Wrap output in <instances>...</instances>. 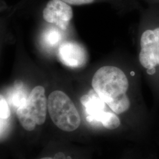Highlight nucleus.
<instances>
[{"label":"nucleus","instance_id":"obj_11","mask_svg":"<svg viewBox=\"0 0 159 159\" xmlns=\"http://www.w3.org/2000/svg\"><path fill=\"white\" fill-rule=\"evenodd\" d=\"M61 1L67 3L69 5L83 6V5L90 4L96 2L97 0H61Z\"/></svg>","mask_w":159,"mask_h":159},{"label":"nucleus","instance_id":"obj_9","mask_svg":"<svg viewBox=\"0 0 159 159\" xmlns=\"http://www.w3.org/2000/svg\"><path fill=\"white\" fill-rule=\"evenodd\" d=\"M61 39V35L60 31L56 29L51 28L47 30L44 34V41L48 46H57Z\"/></svg>","mask_w":159,"mask_h":159},{"label":"nucleus","instance_id":"obj_5","mask_svg":"<svg viewBox=\"0 0 159 159\" xmlns=\"http://www.w3.org/2000/svg\"><path fill=\"white\" fill-rule=\"evenodd\" d=\"M43 18L47 23L66 30L73 17V11L70 5L61 0H49L44 6Z\"/></svg>","mask_w":159,"mask_h":159},{"label":"nucleus","instance_id":"obj_14","mask_svg":"<svg viewBox=\"0 0 159 159\" xmlns=\"http://www.w3.org/2000/svg\"><path fill=\"white\" fill-rule=\"evenodd\" d=\"M40 159H53L51 158V157H44V158H41Z\"/></svg>","mask_w":159,"mask_h":159},{"label":"nucleus","instance_id":"obj_7","mask_svg":"<svg viewBox=\"0 0 159 159\" xmlns=\"http://www.w3.org/2000/svg\"><path fill=\"white\" fill-rule=\"evenodd\" d=\"M80 102L85 107L87 121L94 125H102L101 122L106 111V104L93 89L81 97Z\"/></svg>","mask_w":159,"mask_h":159},{"label":"nucleus","instance_id":"obj_4","mask_svg":"<svg viewBox=\"0 0 159 159\" xmlns=\"http://www.w3.org/2000/svg\"><path fill=\"white\" fill-rule=\"evenodd\" d=\"M140 47L139 61L143 67L148 70L159 66V27L143 33Z\"/></svg>","mask_w":159,"mask_h":159},{"label":"nucleus","instance_id":"obj_3","mask_svg":"<svg viewBox=\"0 0 159 159\" xmlns=\"http://www.w3.org/2000/svg\"><path fill=\"white\" fill-rule=\"evenodd\" d=\"M48 99L43 86L34 87L26 101L17 109V118L26 130L33 131L36 125H41L46 119Z\"/></svg>","mask_w":159,"mask_h":159},{"label":"nucleus","instance_id":"obj_12","mask_svg":"<svg viewBox=\"0 0 159 159\" xmlns=\"http://www.w3.org/2000/svg\"><path fill=\"white\" fill-rule=\"evenodd\" d=\"M54 159H66V157H65L64 154L62 153H59L56 154Z\"/></svg>","mask_w":159,"mask_h":159},{"label":"nucleus","instance_id":"obj_10","mask_svg":"<svg viewBox=\"0 0 159 159\" xmlns=\"http://www.w3.org/2000/svg\"><path fill=\"white\" fill-rule=\"evenodd\" d=\"M10 110L4 97L1 95L0 98V116L1 120H6L10 116Z\"/></svg>","mask_w":159,"mask_h":159},{"label":"nucleus","instance_id":"obj_8","mask_svg":"<svg viewBox=\"0 0 159 159\" xmlns=\"http://www.w3.org/2000/svg\"><path fill=\"white\" fill-rule=\"evenodd\" d=\"M101 123L105 128L109 130H114L119 127L120 121L116 113L107 111L104 116Z\"/></svg>","mask_w":159,"mask_h":159},{"label":"nucleus","instance_id":"obj_6","mask_svg":"<svg viewBox=\"0 0 159 159\" xmlns=\"http://www.w3.org/2000/svg\"><path fill=\"white\" fill-rule=\"evenodd\" d=\"M58 57L64 65L80 68L87 62V52L83 47L73 41H66L59 47Z\"/></svg>","mask_w":159,"mask_h":159},{"label":"nucleus","instance_id":"obj_1","mask_svg":"<svg viewBox=\"0 0 159 159\" xmlns=\"http://www.w3.org/2000/svg\"><path fill=\"white\" fill-rule=\"evenodd\" d=\"M91 85L114 113H123L130 108V100L126 94L129 80L120 68L114 66L99 68L93 77Z\"/></svg>","mask_w":159,"mask_h":159},{"label":"nucleus","instance_id":"obj_13","mask_svg":"<svg viewBox=\"0 0 159 159\" xmlns=\"http://www.w3.org/2000/svg\"><path fill=\"white\" fill-rule=\"evenodd\" d=\"M156 68H150V69L147 70V73L149 75H153L156 73Z\"/></svg>","mask_w":159,"mask_h":159},{"label":"nucleus","instance_id":"obj_2","mask_svg":"<svg viewBox=\"0 0 159 159\" xmlns=\"http://www.w3.org/2000/svg\"><path fill=\"white\" fill-rule=\"evenodd\" d=\"M48 111L53 123L65 131H73L79 127L81 118L70 98L63 91L52 92L48 98Z\"/></svg>","mask_w":159,"mask_h":159}]
</instances>
